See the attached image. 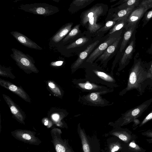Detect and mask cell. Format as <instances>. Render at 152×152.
Returning a JSON list of instances; mask_svg holds the SVG:
<instances>
[{"mask_svg":"<svg viewBox=\"0 0 152 152\" xmlns=\"http://www.w3.org/2000/svg\"><path fill=\"white\" fill-rule=\"evenodd\" d=\"M3 95L4 100L8 105L12 114L19 121L23 123L24 120L23 113L10 97L4 94H3Z\"/></svg>","mask_w":152,"mask_h":152,"instance_id":"obj_11","label":"cell"},{"mask_svg":"<svg viewBox=\"0 0 152 152\" xmlns=\"http://www.w3.org/2000/svg\"><path fill=\"white\" fill-rule=\"evenodd\" d=\"M79 129V134L80 137L84 152H91L90 145L86 136L83 129Z\"/></svg>","mask_w":152,"mask_h":152,"instance_id":"obj_18","label":"cell"},{"mask_svg":"<svg viewBox=\"0 0 152 152\" xmlns=\"http://www.w3.org/2000/svg\"><path fill=\"white\" fill-rule=\"evenodd\" d=\"M141 0H128L126 2L122 4L118 7L119 10L125 9L133 6H138Z\"/></svg>","mask_w":152,"mask_h":152,"instance_id":"obj_22","label":"cell"},{"mask_svg":"<svg viewBox=\"0 0 152 152\" xmlns=\"http://www.w3.org/2000/svg\"><path fill=\"white\" fill-rule=\"evenodd\" d=\"M126 152H145L146 151L137 143L136 139L126 144Z\"/></svg>","mask_w":152,"mask_h":152,"instance_id":"obj_17","label":"cell"},{"mask_svg":"<svg viewBox=\"0 0 152 152\" xmlns=\"http://www.w3.org/2000/svg\"><path fill=\"white\" fill-rule=\"evenodd\" d=\"M123 145L119 142L115 143L111 147L110 150L111 152H115L119 150H121L123 148Z\"/></svg>","mask_w":152,"mask_h":152,"instance_id":"obj_31","label":"cell"},{"mask_svg":"<svg viewBox=\"0 0 152 152\" xmlns=\"http://www.w3.org/2000/svg\"><path fill=\"white\" fill-rule=\"evenodd\" d=\"M56 144L55 148L57 152H72L67 146L65 142L60 140Z\"/></svg>","mask_w":152,"mask_h":152,"instance_id":"obj_25","label":"cell"},{"mask_svg":"<svg viewBox=\"0 0 152 152\" xmlns=\"http://www.w3.org/2000/svg\"><path fill=\"white\" fill-rule=\"evenodd\" d=\"M100 92H92L85 96V99L87 101L96 105H101L103 104L104 101L100 96Z\"/></svg>","mask_w":152,"mask_h":152,"instance_id":"obj_15","label":"cell"},{"mask_svg":"<svg viewBox=\"0 0 152 152\" xmlns=\"http://www.w3.org/2000/svg\"><path fill=\"white\" fill-rule=\"evenodd\" d=\"M88 41V39L87 37H80L67 46L66 48L69 49L82 46L86 43Z\"/></svg>","mask_w":152,"mask_h":152,"instance_id":"obj_21","label":"cell"},{"mask_svg":"<svg viewBox=\"0 0 152 152\" xmlns=\"http://www.w3.org/2000/svg\"><path fill=\"white\" fill-rule=\"evenodd\" d=\"M52 118L53 119L55 120H57L59 118V116L57 114H55L53 115Z\"/></svg>","mask_w":152,"mask_h":152,"instance_id":"obj_36","label":"cell"},{"mask_svg":"<svg viewBox=\"0 0 152 152\" xmlns=\"http://www.w3.org/2000/svg\"><path fill=\"white\" fill-rule=\"evenodd\" d=\"M48 121H47L45 122L44 124L45 125H47L48 124Z\"/></svg>","mask_w":152,"mask_h":152,"instance_id":"obj_39","label":"cell"},{"mask_svg":"<svg viewBox=\"0 0 152 152\" xmlns=\"http://www.w3.org/2000/svg\"><path fill=\"white\" fill-rule=\"evenodd\" d=\"M94 0H75L73 1L70 6H75L78 9L85 7L87 4L91 3Z\"/></svg>","mask_w":152,"mask_h":152,"instance_id":"obj_26","label":"cell"},{"mask_svg":"<svg viewBox=\"0 0 152 152\" xmlns=\"http://www.w3.org/2000/svg\"><path fill=\"white\" fill-rule=\"evenodd\" d=\"M77 85L82 89L89 91L96 90L100 88V87L96 84L91 83L88 81L84 83H78Z\"/></svg>","mask_w":152,"mask_h":152,"instance_id":"obj_23","label":"cell"},{"mask_svg":"<svg viewBox=\"0 0 152 152\" xmlns=\"http://www.w3.org/2000/svg\"><path fill=\"white\" fill-rule=\"evenodd\" d=\"M93 72L98 77L105 81L113 82L115 81L112 77L104 72L96 70H93Z\"/></svg>","mask_w":152,"mask_h":152,"instance_id":"obj_24","label":"cell"},{"mask_svg":"<svg viewBox=\"0 0 152 152\" xmlns=\"http://www.w3.org/2000/svg\"><path fill=\"white\" fill-rule=\"evenodd\" d=\"M129 80L130 83L131 84H134L135 83L136 80V76L134 72H132L131 73Z\"/></svg>","mask_w":152,"mask_h":152,"instance_id":"obj_33","label":"cell"},{"mask_svg":"<svg viewBox=\"0 0 152 152\" xmlns=\"http://www.w3.org/2000/svg\"><path fill=\"white\" fill-rule=\"evenodd\" d=\"M128 17L124 18L117 21L115 24L111 29L109 34H111L115 32L119 31L124 28H125L127 25V20Z\"/></svg>","mask_w":152,"mask_h":152,"instance_id":"obj_19","label":"cell"},{"mask_svg":"<svg viewBox=\"0 0 152 152\" xmlns=\"http://www.w3.org/2000/svg\"><path fill=\"white\" fill-rule=\"evenodd\" d=\"M0 84L5 88L17 95L26 101L30 102L29 96L21 88L17 86L8 81L0 79Z\"/></svg>","mask_w":152,"mask_h":152,"instance_id":"obj_7","label":"cell"},{"mask_svg":"<svg viewBox=\"0 0 152 152\" xmlns=\"http://www.w3.org/2000/svg\"><path fill=\"white\" fill-rule=\"evenodd\" d=\"M152 18V9L148 12H146L145 15L142 20L143 23L142 25V27H143Z\"/></svg>","mask_w":152,"mask_h":152,"instance_id":"obj_29","label":"cell"},{"mask_svg":"<svg viewBox=\"0 0 152 152\" xmlns=\"http://www.w3.org/2000/svg\"><path fill=\"white\" fill-rule=\"evenodd\" d=\"M117 21L114 20H109L107 21L105 25L102 28H100L98 32H103L107 31L110 29L112 27L114 26L116 23Z\"/></svg>","mask_w":152,"mask_h":152,"instance_id":"obj_28","label":"cell"},{"mask_svg":"<svg viewBox=\"0 0 152 152\" xmlns=\"http://www.w3.org/2000/svg\"><path fill=\"white\" fill-rule=\"evenodd\" d=\"M121 38V37L120 35L118 37L117 39L110 45L104 52L97 58L96 62H97L99 61H103L106 60L115 51L118 45Z\"/></svg>","mask_w":152,"mask_h":152,"instance_id":"obj_13","label":"cell"},{"mask_svg":"<svg viewBox=\"0 0 152 152\" xmlns=\"http://www.w3.org/2000/svg\"><path fill=\"white\" fill-rule=\"evenodd\" d=\"M136 30L134 31L129 41V44L126 49L121 58L120 63L122 65L126 64L132 58L133 53L135 51Z\"/></svg>","mask_w":152,"mask_h":152,"instance_id":"obj_8","label":"cell"},{"mask_svg":"<svg viewBox=\"0 0 152 152\" xmlns=\"http://www.w3.org/2000/svg\"><path fill=\"white\" fill-rule=\"evenodd\" d=\"M147 52L149 54L152 55V48H150L147 51Z\"/></svg>","mask_w":152,"mask_h":152,"instance_id":"obj_37","label":"cell"},{"mask_svg":"<svg viewBox=\"0 0 152 152\" xmlns=\"http://www.w3.org/2000/svg\"><path fill=\"white\" fill-rule=\"evenodd\" d=\"M140 112V110L138 108H137L133 110L132 113V115L133 116H135L137 115Z\"/></svg>","mask_w":152,"mask_h":152,"instance_id":"obj_35","label":"cell"},{"mask_svg":"<svg viewBox=\"0 0 152 152\" xmlns=\"http://www.w3.org/2000/svg\"><path fill=\"white\" fill-rule=\"evenodd\" d=\"M63 63V61H58L55 62H52L51 64L53 66H59L61 65Z\"/></svg>","mask_w":152,"mask_h":152,"instance_id":"obj_34","label":"cell"},{"mask_svg":"<svg viewBox=\"0 0 152 152\" xmlns=\"http://www.w3.org/2000/svg\"><path fill=\"white\" fill-rule=\"evenodd\" d=\"M113 134L126 144L129 143L132 140L136 138V135L128 129L116 131L113 132Z\"/></svg>","mask_w":152,"mask_h":152,"instance_id":"obj_12","label":"cell"},{"mask_svg":"<svg viewBox=\"0 0 152 152\" xmlns=\"http://www.w3.org/2000/svg\"><path fill=\"white\" fill-rule=\"evenodd\" d=\"M11 50L12 53L10 56L20 69L26 72L35 73L39 72L34 65L35 62L32 57L17 49L12 48Z\"/></svg>","mask_w":152,"mask_h":152,"instance_id":"obj_1","label":"cell"},{"mask_svg":"<svg viewBox=\"0 0 152 152\" xmlns=\"http://www.w3.org/2000/svg\"><path fill=\"white\" fill-rule=\"evenodd\" d=\"M20 135H20V137L24 140H31L33 138V136L28 133H23L22 134H20Z\"/></svg>","mask_w":152,"mask_h":152,"instance_id":"obj_32","label":"cell"},{"mask_svg":"<svg viewBox=\"0 0 152 152\" xmlns=\"http://www.w3.org/2000/svg\"><path fill=\"white\" fill-rule=\"evenodd\" d=\"M73 23H67L62 27L50 38L51 44H56L59 42L71 31Z\"/></svg>","mask_w":152,"mask_h":152,"instance_id":"obj_10","label":"cell"},{"mask_svg":"<svg viewBox=\"0 0 152 152\" xmlns=\"http://www.w3.org/2000/svg\"><path fill=\"white\" fill-rule=\"evenodd\" d=\"M151 2L150 0H141L139 5L128 17L127 25L125 28L126 30L133 24L139 22L141 19L149 9L147 5Z\"/></svg>","mask_w":152,"mask_h":152,"instance_id":"obj_4","label":"cell"},{"mask_svg":"<svg viewBox=\"0 0 152 152\" xmlns=\"http://www.w3.org/2000/svg\"><path fill=\"white\" fill-rule=\"evenodd\" d=\"M137 6H133L129 8L119 10L116 13L113 15L114 18L113 20L117 21L124 18L128 17Z\"/></svg>","mask_w":152,"mask_h":152,"instance_id":"obj_16","label":"cell"},{"mask_svg":"<svg viewBox=\"0 0 152 152\" xmlns=\"http://www.w3.org/2000/svg\"><path fill=\"white\" fill-rule=\"evenodd\" d=\"M99 42V40H97L89 45L83 51L79 54L77 58L72 66V72H74L77 69Z\"/></svg>","mask_w":152,"mask_h":152,"instance_id":"obj_9","label":"cell"},{"mask_svg":"<svg viewBox=\"0 0 152 152\" xmlns=\"http://www.w3.org/2000/svg\"><path fill=\"white\" fill-rule=\"evenodd\" d=\"M151 67L152 68V64L151 65Z\"/></svg>","mask_w":152,"mask_h":152,"instance_id":"obj_42","label":"cell"},{"mask_svg":"<svg viewBox=\"0 0 152 152\" xmlns=\"http://www.w3.org/2000/svg\"><path fill=\"white\" fill-rule=\"evenodd\" d=\"M10 33L19 43L27 48L37 50L43 49L35 42L18 31H12Z\"/></svg>","mask_w":152,"mask_h":152,"instance_id":"obj_6","label":"cell"},{"mask_svg":"<svg viewBox=\"0 0 152 152\" xmlns=\"http://www.w3.org/2000/svg\"><path fill=\"white\" fill-rule=\"evenodd\" d=\"M103 12V9L101 6H94L84 12L81 17V22L85 25L88 22V29L92 33L99 30L101 25L96 23L98 18Z\"/></svg>","mask_w":152,"mask_h":152,"instance_id":"obj_2","label":"cell"},{"mask_svg":"<svg viewBox=\"0 0 152 152\" xmlns=\"http://www.w3.org/2000/svg\"><path fill=\"white\" fill-rule=\"evenodd\" d=\"M141 134L142 135L148 138L146 140L149 143L151 144L152 145V129L148 130L142 132Z\"/></svg>","mask_w":152,"mask_h":152,"instance_id":"obj_30","label":"cell"},{"mask_svg":"<svg viewBox=\"0 0 152 152\" xmlns=\"http://www.w3.org/2000/svg\"><path fill=\"white\" fill-rule=\"evenodd\" d=\"M139 23L134 24L129 27L125 32L120 48V52L122 53L130 41L134 31L138 26Z\"/></svg>","mask_w":152,"mask_h":152,"instance_id":"obj_14","label":"cell"},{"mask_svg":"<svg viewBox=\"0 0 152 152\" xmlns=\"http://www.w3.org/2000/svg\"><path fill=\"white\" fill-rule=\"evenodd\" d=\"M48 84L49 88L53 93L58 96L61 95V92L60 89L54 82L49 81L48 82Z\"/></svg>","mask_w":152,"mask_h":152,"instance_id":"obj_27","label":"cell"},{"mask_svg":"<svg viewBox=\"0 0 152 152\" xmlns=\"http://www.w3.org/2000/svg\"><path fill=\"white\" fill-rule=\"evenodd\" d=\"M151 47H152V44H151Z\"/></svg>","mask_w":152,"mask_h":152,"instance_id":"obj_41","label":"cell"},{"mask_svg":"<svg viewBox=\"0 0 152 152\" xmlns=\"http://www.w3.org/2000/svg\"><path fill=\"white\" fill-rule=\"evenodd\" d=\"M122 29L117 34H115L114 36H110L104 42L100 44L88 56L86 62L91 63H93L121 35Z\"/></svg>","mask_w":152,"mask_h":152,"instance_id":"obj_5","label":"cell"},{"mask_svg":"<svg viewBox=\"0 0 152 152\" xmlns=\"http://www.w3.org/2000/svg\"><path fill=\"white\" fill-rule=\"evenodd\" d=\"M80 26V24L75 25L63 39V42H65L73 38L77 35L80 32L79 29Z\"/></svg>","mask_w":152,"mask_h":152,"instance_id":"obj_20","label":"cell"},{"mask_svg":"<svg viewBox=\"0 0 152 152\" xmlns=\"http://www.w3.org/2000/svg\"><path fill=\"white\" fill-rule=\"evenodd\" d=\"M19 9L34 14L48 16L53 15L59 11L56 6L46 3H34L21 4Z\"/></svg>","mask_w":152,"mask_h":152,"instance_id":"obj_3","label":"cell"},{"mask_svg":"<svg viewBox=\"0 0 152 152\" xmlns=\"http://www.w3.org/2000/svg\"><path fill=\"white\" fill-rule=\"evenodd\" d=\"M148 9L151 8H152V2L151 3L147 5Z\"/></svg>","mask_w":152,"mask_h":152,"instance_id":"obj_38","label":"cell"},{"mask_svg":"<svg viewBox=\"0 0 152 152\" xmlns=\"http://www.w3.org/2000/svg\"><path fill=\"white\" fill-rule=\"evenodd\" d=\"M116 1V0H112L110 1V2H113V1Z\"/></svg>","mask_w":152,"mask_h":152,"instance_id":"obj_40","label":"cell"}]
</instances>
